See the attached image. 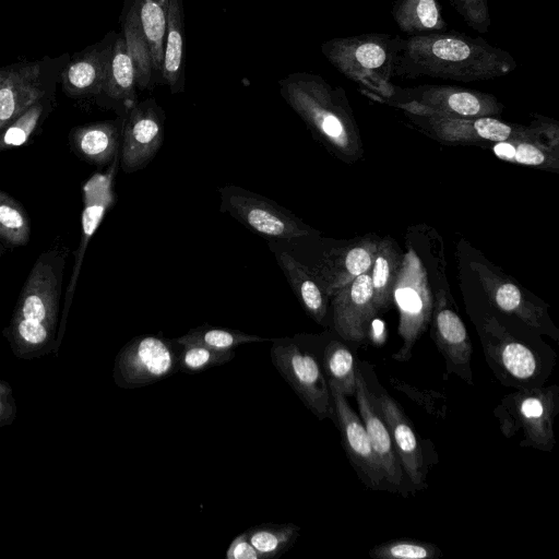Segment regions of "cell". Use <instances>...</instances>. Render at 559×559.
<instances>
[{
  "mask_svg": "<svg viewBox=\"0 0 559 559\" xmlns=\"http://www.w3.org/2000/svg\"><path fill=\"white\" fill-rule=\"evenodd\" d=\"M272 341L271 360L282 378L313 415L335 421L328 380L316 355L289 337Z\"/></svg>",
  "mask_w": 559,
  "mask_h": 559,
  "instance_id": "obj_8",
  "label": "cell"
},
{
  "mask_svg": "<svg viewBox=\"0 0 559 559\" xmlns=\"http://www.w3.org/2000/svg\"><path fill=\"white\" fill-rule=\"evenodd\" d=\"M163 81L177 93L183 86V14L181 0H169L160 70Z\"/></svg>",
  "mask_w": 559,
  "mask_h": 559,
  "instance_id": "obj_26",
  "label": "cell"
},
{
  "mask_svg": "<svg viewBox=\"0 0 559 559\" xmlns=\"http://www.w3.org/2000/svg\"><path fill=\"white\" fill-rule=\"evenodd\" d=\"M122 35L134 66L136 87L146 88L152 82L154 67L133 7L124 19Z\"/></svg>",
  "mask_w": 559,
  "mask_h": 559,
  "instance_id": "obj_34",
  "label": "cell"
},
{
  "mask_svg": "<svg viewBox=\"0 0 559 559\" xmlns=\"http://www.w3.org/2000/svg\"><path fill=\"white\" fill-rule=\"evenodd\" d=\"M559 409L558 385L520 388L495 408L500 430L510 438L523 432L521 447L550 452L556 443L554 421Z\"/></svg>",
  "mask_w": 559,
  "mask_h": 559,
  "instance_id": "obj_6",
  "label": "cell"
},
{
  "mask_svg": "<svg viewBox=\"0 0 559 559\" xmlns=\"http://www.w3.org/2000/svg\"><path fill=\"white\" fill-rule=\"evenodd\" d=\"M393 301L399 310L397 332L402 345L392 358L404 362L411 359L413 347L430 323L433 310L426 271L413 250L403 255Z\"/></svg>",
  "mask_w": 559,
  "mask_h": 559,
  "instance_id": "obj_7",
  "label": "cell"
},
{
  "mask_svg": "<svg viewBox=\"0 0 559 559\" xmlns=\"http://www.w3.org/2000/svg\"><path fill=\"white\" fill-rule=\"evenodd\" d=\"M118 158H116L105 174H95L83 187L84 210L82 213V235L80 247L75 254L74 272L72 281L68 286V294H72L75 281L80 272L85 248L98 228L107 210L114 204L115 194L112 189Z\"/></svg>",
  "mask_w": 559,
  "mask_h": 559,
  "instance_id": "obj_21",
  "label": "cell"
},
{
  "mask_svg": "<svg viewBox=\"0 0 559 559\" xmlns=\"http://www.w3.org/2000/svg\"><path fill=\"white\" fill-rule=\"evenodd\" d=\"M38 64L9 69L0 84V129L44 96Z\"/></svg>",
  "mask_w": 559,
  "mask_h": 559,
  "instance_id": "obj_22",
  "label": "cell"
},
{
  "mask_svg": "<svg viewBox=\"0 0 559 559\" xmlns=\"http://www.w3.org/2000/svg\"><path fill=\"white\" fill-rule=\"evenodd\" d=\"M123 119L80 126L70 134L75 152L96 165L111 164L119 157Z\"/></svg>",
  "mask_w": 559,
  "mask_h": 559,
  "instance_id": "obj_23",
  "label": "cell"
},
{
  "mask_svg": "<svg viewBox=\"0 0 559 559\" xmlns=\"http://www.w3.org/2000/svg\"><path fill=\"white\" fill-rule=\"evenodd\" d=\"M437 138L452 143L502 142L511 139L558 140V127L539 121L532 126L503 122L495 117L463 118L426 110L409 104L394 105Z\"/></svg>",
  "mask_w": 559,
  "mask_h": 559,
  "instance_id": "obj_5",
  "label": "cell"
},
{
  "mask_svg": "<svg viewBox=\"0 0 559 559\" xmlns=\"http://www.w3.org/2000/svg\"><path fill=\"white\" fill-rule=\"evenodd\" d=\"M221 211L265 237L287 240L311 234V229L290 211L274 201L236 186L219 189Z\"/></svg>",
  "mask_w": 559,
  "mask_h": 559,
  "instance_id": "obj_9",
  "label": "cell"
},
{
  "mask_svg": "<svg viewBox=\"0 0 559 559\" xmlns=\"http://www.w3.org/2000/svg\"><path fill=\"white\" fill-rule=\"evenodd\" d=\"M370 269L332 295L334 329L346 341L362 342L378 312L373 299Z\"/></svg>",
  "mask_w": 559,
  "mask_h": 559,
  "instance_id": "obj_14",
  "label": "cell"
},
{
  "mask_svg": "<svg viewBox=\"0 0 559 559\" xmlns=\"http://www.w3.org/2000/svg\"><path fill=\"white\" fill-rule=\"evenodd\" d=\"M276 260L305 311L317 323L323 324L328 313V295L309 269L286 251L277 252Z\"/></svg>",
  "mask_w": 559,
  "mask_h": 559,
  "instance_id": "obj_25",
  "label": "cell"
},
{
  "mask_svg": "<svg viewBox=\"0 0 559 559\" xmlns=\"http://www.w3.org/2000/svg\"><path fill=\"white\" fill-rule=\"evenodd\" d=\"M515 59L483 37L436 32L403 38L395 76L474 82L493 80L516 69Z\"/></svg>",
  "mask_w": 559,
  "mask_h": 559,
  "instance_id": "obj_1",
  "label": "cell"
},
{
  "mask_svg": "<svg viewBox=\"0 0 559 559\" xmlns=\"http://www.w3.org/2000/svg\"><path fill=\"white\" fill-rule=\"evenodd\" d=\"M133 9L150 50L155 72H160L167 29V11L152 0H135Z\"/></svg>",
  "mask_w": 559,
  "mask_h": 559,
  "instance_id": "obj_32",
  "label": "cell"
},
{
  "mask_svg": "<svg viewBox=\"0 0 559 559\" xmlns=\"http://www.w3.org/2000/svg\"><path fill=\"white\" fill-rule=\"evenodd\" d=\"M321 366L329 386L346 397L355 395L357 367L350 349L344 343L330 341L323 349Z\"/></svg>",
  "mask_w": 559,
  "mask_h": 559,
  "instance_id": "obj_31",
  "label": "cell"
},
{
  "mask_svg": "<svg viewBox=\"0 0 559 559\" xmlns=\"http://www.w3.org/2000/svg\"><path fill=\"white\" fill-rule=\"evenodd\" d=\"M64 257L57 250L43 253L35 262L20 297L21 318L45 323L52 316L62 286Z\"/></svg>",
  "mask_w": 559,
  "mask_h": 559,
  "instance_id": "obj_15",
  "label": "cell"
},
{
  "mask_svg": "<svg viewBox=\"0 0 559 559\" xmlns=\"http://www.w3.org/2000/svg\"><path fill=\"white\" fill-rule=\"evenodd\" d=\"M378 240L360 239L346 247L326 251L312 266L308 267L328 297L368 271L373 262Z\"/></svg>",
  "mask_w": 559,
  "mask_h": 559,
  "instance_id": "obj_17",
  "label": "cell"
},
{
  "mask_svg": "<svg viewBox=\"0 0 559 559\" xmlns=\"http://www.w3.org/2000/svg\"><path fill=\"white\" fill-rule=\"evenodd\" d=\"M391 14L399 29L408 35L447 31L439 0H395Z\"/></svg>",
  "mask_w": 559,
  "mask_h": 559,
  "instance_id": "obj_27",
  "label": "cell"
},
{
  "mask_svg": "<svg viewBox=\"0 0 559 559\" xmlns=\"http://www.w3.org/2000/svg\"><path fill=\"white\" fill-rule=\"evenodd\" d=\"M431 319L433 338L445 359L448 373H455L468 384H473L472 342L463 321L448 306L445 297L441 294L432 310Z\"/></svg>",
  "mask_w": 559,
  "mask_h": 559,
  "instance_id": "obj_16",
  "label": "cell"
},
{
  "mask_svg": "<svg viewBox=\"0 0 559 559\" xmlns=\"http://www.w3.org/2000/svg\"><path fill=\"white\" fill-rule=\"evenodd\" d=\"M300 527L294 523H263L247 530L250 543L262 559L278 557L290 548L299 536Z\"/></svg>",
  "mask_w": 559,
  "mask_h": 559,
  "instance_id": "obj_33",
  "label": "cell"
},
{
  "mask_svg": "<svg viewBox=\"0 0 559 559\" xmlns=\"http://www.w3.org/2000/svg\"><path fill=\"white\" fill-rule=\"evenodd\" d=\"M152 1L157 2L158 4H160L167 11L169 0H152Z\"/></svg>",
  "mask_w": 559,
  "mask_h": 559,
  "instance_id": "obj_44",
  "label": "cell"
},
{
  "mask_svg": "<svg viewBox=\"0 0 559 559\" xmlns=\"http://www.w3.org/2000/svg\"><path fill=\"white\" fill-rule=\"evenodd\" d=\"M45 104L43 98L29 106L14 120L0 129V151L19 147L25 144L37 128Z\"/></svg>",
  "mask_w": 559,
  "mask_h": 559,
  "instance_id": "obj_38",
  "label": "cell"
},
{
  "mask_svg": "<svg viewBox=\"0 0 559 559\" xmlns=\"http://www.w3.org/2000/svg\"><path fill=\"white\" fill-rule=\"evenodd\" d=\"M179 354L178 368L185 372H200L230 361L234 349L217 350L200 344H183Z\"/></svg>",
  "mask_w": 559,
  "mask_h": 559,
  "instance_id": "obj_39",
  "label": "cell"
},
{
  "mask_svg": "<svg viewBox=\"0 0 559 559\" xmlns=\"http://www.w3.org/2000/svg\"><path fill=\"white\" fill-rule=\"evenodd\" d=\"M354 396L372 449L383 468L385 481L392 488L400 489L404 473L396 456L389 428L378 407L374 393L369 390L366 379L358 368Z\"/></svg>",
  "mask_w": 559,
  "mask_h": 559,
  "instance_id": "obj_20",
  "label": "cell"
},
{
  "mask_svg": "<svg viewBox=\"0 0 559 559\" xmlns=\"http://www.w3.org/2000/svg\"><path fill=\"white\" fill-rule=\"evenodd\" d=\"M164 140V114L154 98L134 104L123 119L120 165L124 173L144 168Z\"/></svg>",
  "mask_w": 559,
  "mask_h": 559,
  "instance_id": "obj_11",
  "label": "cell"
},
{
  "mask_svg": "<svg viewBox=\"0 0 559 559\" xmlns=\"http://www.w3.org/2000/svg\"><path fill=\"white\" fill-rule=\"evenodd\" d=\"M19 335L29 344H40L47 337L45 323L21 318L17 322Z\"/></svg>",
  "mask_w": 559,
  "mask_h": 559,
  "instance_id": "obj_42",
  "label": "cell"
},
{
  "mask_svg": "<svg viewBox=\"0 0 559 559\" xmlns=\"http://www.w3.org/2000/svg\"><path fill=\"white\" fill-rule=\"evenodd\" d=\"M390 105L409 104L419 108L463 118L493 117L502 104L492 94L457 85L424 84L413 87L393 86L385 100Z\"/></svg>",
  "mask_w": 559,
  "mask_h": 559,
  "instance_id": "obj_10",
  "label": "cell"
},
{
  "mask_svg": "<svg viewBox=\"0 0 559 559\" xmlns=\"http://www.w3.org/2000/svg\"><path fill=\"white\" fill-rule=\"evenodd\" d=\"M9 70L1 69L0 70V84L4 81Z\"/></svg>",
  "mask_w": 559,
  "mask_h": 559,
  "instance_id": "obj_45",
  "label": "cell"
},
{
  "mask_svg": "<svg viewBox=\"0 0 559 559\" xmlns=\"http://www.w3.org/2000/svg\"><path fill=\"white\" fill-rule=\"evenodd\" d=\"M399 35L368 33L324 41L321 51L328 61L348 80L366 90L368 96L392 95V79L402 48Z\"/></svg>",
  "mask_w": 559,
  "mask_h": 559,
  "instance_id": "obj_3",
  "label": "cell"
},
{
  "mask_svg": "<svg viewBox=\"0 0 559 559\" xmlns=\"http://www.w3.org/2000/svg\"><path fill=\"white\" fill-rule=\"evenodd\" d=\"M179 355L173 343L156 335L133 338L122 350L120 370L128 386H143L170 376Z\"/></svg>",
  "mask_w": 559,
  "mask_h": 559,
  "instance_id": "obj_12",
  "label": "cell"
},
{
  "mask_svg": "<svg viewBox=\"0 0 559 559\" xmlns=\"http://www.w3.org/2000/svg\"><path fill=\"white\" fill-rule=\"evenodd\" d=\"M227 559H262L243 532L236 536L226 550Z\"/></svg>",
  "mask_w": 559,
  "mask_h": 559,
  "instance_id": "obj_41",
  "label": "cell"
},
{
  "mask_svg": "<svg viewBox=\"0 0 559 559\" xmlns=\"http://www.w3.org/2000/svg\"><path fill=\"white\" fill-rule=\"evenodd\" d=\"M135 70L122 35L116 39L111 47L103 92L115 100L123 102L129 109L135 104Z\"/></svg>",
  "mask_w": 559,
  "mask_h": 559,
  "instance_id": "obj_29",
  "label": "cell"
},
{
  "mask_svg": "<svg viewBox=\"0 0 559 559\" xmlns=\"http://www.w3.org/2000/svg\"><path fill=\"white\" fill-rule=\"evenodd\" d=\"M374 397L389 428L404 475L416 489H421L425 485L424 452L412 423L403 408L385 391L374 394Z\"/></svg>",
  "mask_w": 559,
  "mask_h": 559,
  "instance_id": "obj_19",
  "label": "cell"
},
{
  "mask_svg": "<svg viewBox=\"0 0 559 559\" xmlns=\"http://www.w3.org/2000/svg\"><path fill=\"white\" fill-rule=\"evenodd\" d=\"M462 20L479 34H486L491 25L487 0H450Z\"/></svg>",
  "mask_w": 559,
  "mask_h": 559,
  "instance_id": "obj_40",
  "label": "cell"
},
{
  "mask_svg": "<svg viewBox=\"0 0 559 559\" xmlns=\"http://www.w3.org/2000/svg\"><path fill=\"white\" fill-rule=\"evenodd\" d=\"M111 47L92 50L70 62L62 71V87L72 97L96 95L104 91Z\"/></svg>",
  "mask_w": 559,
  "mask_h": 559,
  "instance_id": "obj_24",
  "label": "cell"
},
{
  "mask_svg": "<svg viewBox=\"0 0 559 559\" xmlns=\"http://www.w3.org/2000/svg\"><path fill=\"white\" fill-rule=\"evenodd\" d=\"M478 334L489 367L504 385L538 386L550 373L555 358L512 333L496 317L486 318Z\"/></svg>",
  "mask_w": 559,
  "mask_h": 559,
  "instance_id": "obj_4",
  "label": "cell"
},
{
  "mask_svg": "<svg viewBox=\"0 0 559 559\" xmlns=\"http://www.w3.org/2000/svg\"><path fill=\"white\" fill-rule=\"evenodd\" d=\"M175 341L179 345L200 344L217 350H231L239 345L264 342L267 341V338L248 334L238 330L204 324L195 329H191L188 333Z\"/></svg>",
  "mask_w": 559,
  "mask_h": 559,
  "instance_id": "obj_35",
  "label": "cell"
},
{
  "mask_svg": "<svg viewBox=\"0 0 559 559\" xmlns=\"http://www.w3.org/2000/svg\"><path fill=\"white\" fill-rule=\"evenodd\" d=\"M278 84L282 97L313 135L340 157L357 156L360 151L358 129L342 87L306 72L292 73Z\"/></svg>",
  "mask_w": 559,
  "mask_h": 559,
  "instance_id": "obj_2",
  "label": "cell"
},
{
  "mask_svg": "<svg viewBox=\"0 0 559 559\" xmlns=\"http://www.w3.org/2000/svg\"><path fill=\"white\" fill-rule=\"evenodd\" d=\"M495 155L503 160L527 166L558 168V146L539 139H511L495 143Z\"/></svg>",
  "mask_w": 559,
  "mask_h": 559,
  "instance_id": "obj_30",
  "label": "cell"
},
{
  "mask_svg": "<svg viewBox=\"0 0 559 559\" xmlns=\"http://www.w3.org/2000/svg\"><path fill=\"white\" fill-rule=\"evenodd\" d=\"M403 255L390 238L378 240L371 265L373 299L378 311L386 310L393 302V290L401 269Z\"/></svg>",
  "mask_w": 559,
  "mask_h": 559,
  "instance_id": "obj_28",
  "label": "cell"
},
{
  "mask_svg": "<svg viewBox=\"0 0 559 559\" xmlns=\"http://www.w3.org/2000/svg\"><path fill=\"white\" fill-rule=\"evenodd\" d=\"M440 556L441 550L436 545L409 538L391 539L369 551L373 559H435Z\"/></svg>",
  "mask_w": 559,
  "mask_h": 559,
  "instance_id": "obj_37",
  "label": "cell"
},
{
  "mask_svg": "<svg viewBox=\"0 0 559 559\" xmlns=\"http://www.w3.org/2000/svg\"><path fill=\"white\" fill-rule=\"evenodd\" d=\"M471 267L497 308L516 317L530 329L558 340V331L548 319L546 310L526 299L515 284L497 275L484 264L473 262Z\"/></svg>",
  "mask_w": 559,
  "mask_h": 559,
  "instance_id": "obj_18",
  "label": "cell"
},
{
  "mask_svg": "<svg viewBox=\"0 0 559 559\" xmlns=\"http://www.w3.org/2000/svg\"><path fill=\"white\" fill-rule=\"evenodd\" d=\"M390 381L396 390L405 392V394H407L409 397L413 399L415 396H419V394L415 392L413 386L400 381L399 379L391 378ZM417 403H420L426 409L429 411L430 414H433L436 416L439 415V412H442L441 409H439L436 405H433L431 402H429L426 399H418Z\"/></svg>",
  "mask_w": 559,
  "mask_h": 559,
  "instance_id": "obj_43",
  "label": "cell"
},
{
  "mask_svg": "<svg viewBox=\"0 0 559 559\" xmlns=\"http://www.w3.org/2000/svg\"><path fill=\"white\" fill-rule=\"evenodd\" d=\"M29 235L26 211L15 199L0 190V238L11 246H24Z\"/></svg>",
  "mask_w": 559,
  "mask_h": 559,
  "instance_id": "obj_36",
  "label": "cell"
},
{
  "mask_svg": "<svg viewBox=\"0 0 559 559\" xmlns=\"http://www.w3.org/2000/svg\"><path fill=\"white\" fill-rule=\"evenodd\" d=\"M329 388L335 423L352 465L367 487L370 489L381 488L385 483L384 472L372 449L361 418L350 407L345 395L333 386Z\"/></svg>",
  "mask_w": 559,
  "mask_h": 559,
  "instance_id": "obj_13",
  "label": "cell"
},
{
  "mask_svg": "<svg viewBox=\"0 0 559 559\" xmlns=\"http://www.w3.org/2000/svg\"><path fill=\"white\" fill-rule=\"evenodd\" d=\"M0 249H2V248L0 247ZM1 252H2V250H0V254H1Z\"/></svg>",
  "mask_w": 559,
  "mask_h": 559,
  "instance_id": "obj_46",
  "label": "cell"
}]
</instances>
